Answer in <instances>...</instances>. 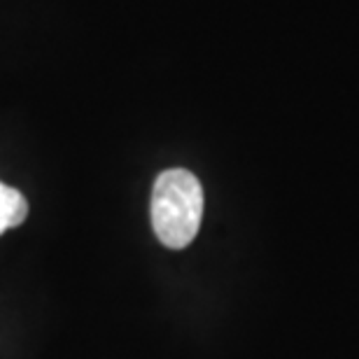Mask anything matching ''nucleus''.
<instances>
[{
  "mask_svg": "<svg viewBox=\"0 0 359 359\" xmlns=\"http://www.w3.org/2000/svg\"><path fill=\"white\" fill-rule=\"evenodd\" d=\"M203 219V187L184 168L156 177L152 189V226L161 245L182 250L196 238Z\"/></svg>",
  "mask_w": 359,
  "mask_h": 359,
  "instance_id": "f257e3e1",
  "label": "nucleus"
},
{
  "mask_svg": "<svg viewBox=\"0 0 359 359\" xmlns=\"http://www.w3.org/2000/svg\"><path fill=\"white\" fill-rule=\"evenodd\" d=\"M28 217V201L19 189L0 182V236L7 229L24 224Z\"/></svg>",
  "mask_w": 359,
  "mask_h": 359,
  "instance_id": "f03ea898",
  "label": "nucleus"
}]
</instances>
